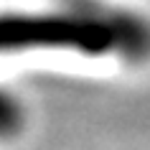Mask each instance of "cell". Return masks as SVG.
<instances>
[{
  "label": "cell",
  "instance_id": "1",
  "mask_svg": "<svg viewBox=\"0 0 150 150\" xmlns=\"http://www.w3.org/2000/svg\"><path fill=\"white\" fill-rule=\"evenodd\" d=\"M150 43L148 28L127 16L56 13V16H0V51L74 48L89 56L140 54Z\"/></svg>",
  "mask_w": 150,
  "mask_h": 150
},
{
  "label": "cell",
  "instance_id": "2",
  "mask_svg": "<svg viewBox=\"0 0 150 150\" xmlns=\"http://www.w3.org/2000/svg\"><path fill=\"white\" fill-rule=\"evenodd\" d=\"M23 125V112L21 104L8 94V92H0V137H10L16 135Z\"/></svg>",
  "mask_w": 150,
  "mask_h": 150
}]
</instances>
